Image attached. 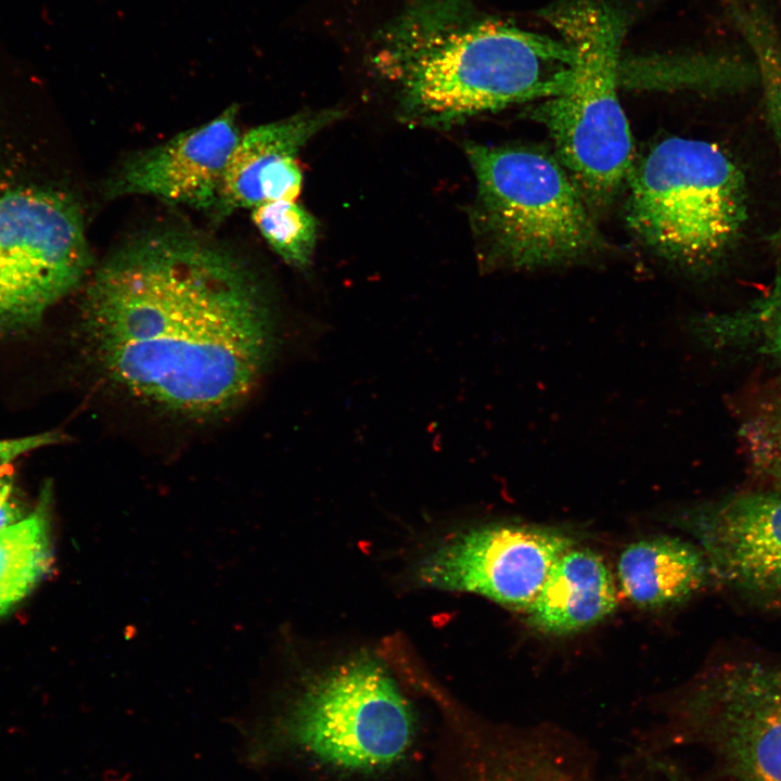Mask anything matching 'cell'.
Returning a JSON list of instances; mask_svg holds the SVG:
<instances>
[{"instance_id": "1", "label": "cell", "mask_w": 781, "mask_h": 781, "mask_svg": "<svg viewBox=\"0 0 781 781\" xmlns=\"http://www.w3.org/2000/svg\"><path fill=\"white\" fill-rule=\"evenodd\" d=\"M79 332L107 388L190 422L241 405L280 343L276 306L254 271L182 230L143 234L113 252L88 281Z\"/></svg>"}, {"instance_id": "2", "label": "cell", "mask_w": 781, "mask_h": 781, "mask_svg": "<svg viewBox=\"0 0 781 781\" xmlns=\"http://www.w3.org/2000/svg\"><path fill=\"white\" fill-rule=\"evenodd\" d=\"M379 43V69L399 88L405 114L424 124L547 100L573 80L565 41L478 17L466 0H414Z\"/></svg>"}, {"instance_id": "3", "label": "cell", "mask_w": 781, "mask_h": 781, "mask_svg": "<svg viewBox=\"0 0 781 781\" xmlns=\"http://www.w3.org/2000/svg\"><path fill=\"white\" fill-rule=\"evenodd\" d=\"M540 15L572 48L575 64L567 90L533 113L577 185L604 203L632 168V137L617 95L628 15L606 0H555Z\"/></svg>"}, {"instance_id": "4", "label": "cell", "mask_w": 781, "mask_h": 781, "mask_svg": "<svg viewBox=\"0 0 781 781\" xmlns=\"http://www.w3.org/2000/svg\"><path fill=\"white\" fill-rule=\"evenodd\" d=\"M0 132V334L34 327L91 267L77 196Z\"/></svg>"}, {"instance_id": "5", "label": "cell", "mask_w": 781, "mask_h": 781, "mask_svg": "<svg viewBox=\"0 0 781 781\" xmlns=\"http://www.w3.org/2000/svg\"><path fill=\"white\" fill-rule=\"evenodd\" d=\"M628 179V226L676 265L712 266L743 230L744 175L714 143L667 138L632 166Z\"/></svg>"}, {"instance_id": "6", "label": "cell", "mask_w": 781, "mask_h": 781, "mask_svg": "<svg viewBox=\"0 0 781 781\" xmlns=\"http://www.w3.org/2000/svg\"><path fill=\"white\" fill-rule=\"evenodd\" d=\"M477 182L475 220L494 254L524 269L561 265L601 244L577 184L550 155L468 143Z\"/></svg>"}, {"instance_id": "7", "label": "cell", "mask_w": 781, "mask_h": 781, "mask_svg": "<svg viewBox=\"0 0 781 781\" xmlns=\"http://www.w3.org/2000/svg\"><path fill=\"white\" fill-rule=\"evenodd\" d=\"M412 735L405 696L382 664L363 655L306 683L264 740L336 768L370 771L397 761Z\"/></svg>"}, {"instance_id": "8", "label": "cell", "mask_w": 781, "mask_h": 781, "mask_svg": "<svg viewBox=\"0 0 781 781\" xmlns=\"http://www.w3.org/2000/svg\"><path fill=\"white\" fill-rule=\"evenodd\" d=\"M684 713L740 781H781V657L750 651L719 663Z\"/></svg>"}, {"instance_id": "9", "label": "cell", "mask_w": 781, "mask_h": 781, "mask_svg": "<svg viewBox=\"0 0 781 781\" xmlns=\"http://www.w3.org/2000/svg\"><path fill=\"white\" fill-rule=\"evenodd\" d=\"M574 540L532 525L492 524L463 533L434 549L419 564L426 587L476 593L528 611L552 567Z\"/></svg>"}, {"instance_id": "10", "label": "cell", "mask_w": 781, "mask_h": 781, "mask_svg": "<svg viewBox=\"0 0 781 781\" xmlns=\"http://www.w3.org/2000/svg\"><path fill=\"white\" fill-rule=\"evenodd\" d=\"M709 575L739 596L781 606V489L734 495L689 513Z\"/></svg>"}, {"instance_id": "11", "label": "cell", "mask_w": 781, "mask_h": 781, "mask_svg": "<svg viewBox=\"0 0 781 781\" xmlns=\"http://www.w3.org/2000/svg\"><path fill=\"white\" fill-rule=\"evenodd\" d=\"M241 137L238 106L130 156L113 175L110 197L149 195L215 213L227 165Z\"/></svg>"}, {"instance_id": "12", "label": "cell", "mask_w": 781, "mask_h": 781, "mask_svg": "<svg viewBox=\"0 0 781 781\" xmlns=\"http://www.w3.org/2000/svg\"><path fill=\"white\" fill-rule=\"evenodd\" d=\"M341 115L333 108L303 112L241 135L229 158L214 216L226 217L235 209L272 201H294L303 183L298 152Z\"/></svg>"}, {"instance_id": "13", "label": "cell", "mask_w": 781, "mask_h": 781, "mask_svg": "<svg viewBox=\"0 0 781 781\" xmlns=\"http://www.w3.org/2000/svg\"><path fill=\"white\" fill-rule=\"evenodd\" d=\"M616 604L614 580L602 558L572 547L554 564L527 612L538 630L565 635L599 623Z\"/></svg>"}, {"instance_id": "14", "label": "cell", "mask_w": 781, "mask_h": 781, "mask_svg": "<svg viewBox=\"0 0 781 781\" xmlns=\"http://www.w3.org/2000/svg\"><path fill=\"white\" fill-rule=\"evenodd\" d=\"M626 597L642 607L678 603L699 590L709 576L701 550L676 537L658 536L629 545L617 564Z\"/></svg>"}, {"instance_id": "15", "label": "cell", "mask_w": 781, "mask_h": 781, "mask_svg": "<svg viewBox=\"0 0 781 781\" xmlns=\"http://www.w3.org/2000/svg\"><path fill=\"white\" fill-rule=\"evenodd\" d=\"M50 486L36 509L0 533V617L8 614L49 574L53 565Z\"/></svg>"}, {"instance_id": "16", "label": "cell", "mask_w": 781, "mask_h": 781, "mask_svg": "<svg viewBox=\"0 0 781 781\" xmlns=\"http://www.w3.org/2000/svg\"><path fill=\"white\" fill-rule=\"evenodd\" d=\"M691 329L704 342L748 346L781 360V276L744 309L693 319Z\"/></svg>"}, {"instance_id": "17", "label": "cell", "mask_w": 781, "mask_h": 781, "mask_svg": "<svg viewBox=\"0 0 781 781\" xmlns=\"http://www.w3.org/2000/svg\"><path fill=\"white\" fill-rule=\"evenodd\" d=\"M733 18L750 47L763 87L765 106L781 150V43L772 22L759 4L738 0L732 7ZM771 243L781 247V222L771 235Z\"/></svg>"}, {"instance_id": "18", "label": "cell", "mask_w": 781, "mask_h": 781, "mask_svg": "<svg viewBox=\"0 0 781 781\" xmlns=\"http://www.w3.org/2000/svg\"><path fill=\"white\" fill-rule=\"evenodd\" d=\"M252 220L271 248L289 265L306 270L315 253L318 223L295 201L281 200L252 208Z\"/></svg>"}, {"instance_id": "19", "label": "cell", "mask_w": 781, "mask_h": 781, "mask_svg": "<svg viewBox=\"0 0 781 781\" xmlns=\"http://www.w3.org/2000/svg\"><path fill=\"white\" fill-rule=\"evenodd\" d=\"M474 781H577L555 756L538 746H515L491 759Z\"/></svg>"}, {"instance_id": "20", "label": "cell", "mask_w": 781, "mask_h": 781, "mask_svg": "<svg viewBox=\"0 0 781 781\" xmlns=\"http://www.w3.org/2000/svg\"><path fill=\"white\" fill-rule=\"evenodd\" d=\"M742 436L756 468L781 489V394L755 411L743 426Z\"/></svg>"}, {"instance_id": "21", "label": "cell", "mask_w": 781, "mask_h": 781, "mask_svg": "<svg viewBox=\"0 0 781 781\" xmlns=\"http://www.w3.org/2000/svg\"><path fill=\"white\" fill-rule=\"evenodd\" d=\"M62 438L60 432L49 431L29 436L0 439V469L26 453L57 444L62 441Z\"/></svg>"}, {"instance_id": "22", "label": "cell", "mask_w": 781, "mask_h": 781, "mask_svg": "<svg viewBox=\"0 0 781 781\" xmlns=\"http://www.w3.org/2000/svg\"><path fill=\"white\" fill-rule=\"evenodd\" d=\"M24 518V510L18 501L10 497L0 501V533Z\"/></svg>"}, {"instance_id": "23", "label": "cell", "mask_w": 781, "mask_h": 781, "mask_svg": "<svg viewBox=\"0 0 781 781\" xmlns=\"http://www.w3.org/2000/svg\"><path fill=\"white\" fill-rule=\"evenodd\" d=\"M14 488L13 477L10 474H0V501L12 497Z\"/></svg>"}]
</instances>
